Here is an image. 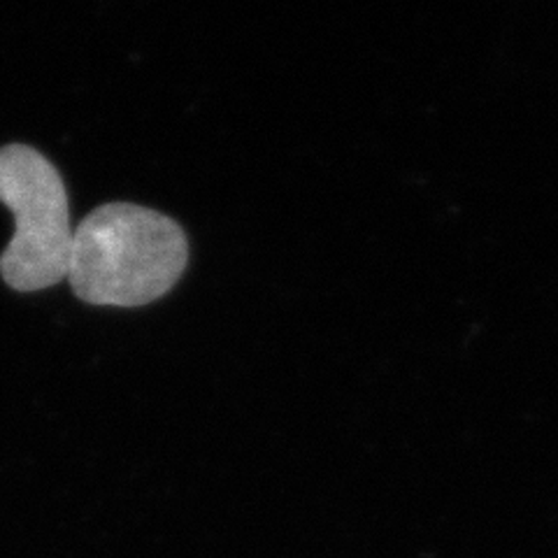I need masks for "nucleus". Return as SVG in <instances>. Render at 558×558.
<instances>
[{
  "label": "nucleus",
  "instance_id": "obj_1",
  "mask_svg": "<svg viewBox=\"0 0 558 558\" xmlns=\"http://www.w3.org/2000/svg\"><path fill=\"white\" fill-rule=\"evenodd\" d=\"M186 260L180 223L143 205L108 203L77 223L65 279L89 305L143 307L178 284Z\"/></svg>",
  "mask_w": 558,
  "mask_h": 558
},
{
  "label": "nucleus",
  "instance_id": "obj_2",
  "mask_svg": "<svg viewBox=\"0 0 558 558\" xmlns=\"http://www.w3.org/2000/svg\"><path fill=\"white\" fill-rule=\"evenodd\" d=\"M0 203L14 215V235L0 254V275L20 293L43 291L68 275L75 229L57 166L28 145L0 149Z\"/></svg>",
  "mask_w": 558,
  "mask_h": 558
}]
</instances>
